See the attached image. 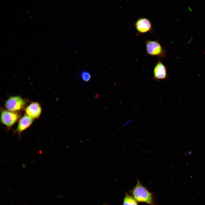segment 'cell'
<instances>
[{
	"instance_id": "7a4b0ae2",
	"label": "cell",
	"mask_w": 205,
	"mask_h": 205,
	"mask_svg": "<svg viewBox=\"0 0 205 205\" xmlns=\"http://www.w3.org/2000/svg\"><path fill=\"white\" fill-rule=\"evenodd\" d=\"M28 100L19 95L9 97L5 101V109L13 112H19L25 109Z\"/></svg>"
},
{
	"instance_id": "52a82bcc",
	"label": "cell",
	"mask_w": 205,
	"mask_h": 205,
	"mask_svg": "<svg viewBox=\"0 0 205 205\" xmlns=\"http://www.w3.org/2000/svg\"><path fill=\"white\" fill-rule=\"evenodd\" d=\"M165 66L160 60L157 61L153 69V79L155 80L166 79L167 78Z\"/></svg>"
},
{
	"instance_id": "30bf717a",
	"label": "cell",
	"mask_w": 205,
	"mask_h": 205,
	"mask_svg": "<svg viewBox=\"0 0 205 205\" xmlns=\"http://www.w3.org/2000/svg\"><path fill=\"white\" fill-rule=\"evenodd\" d=\"M81 77L82 79L86 82L89 81L91 78L90 74L86 71H83L81 73Z\"/></svg>"
},
{
	"instance_id": "5b68a950",
	"label": "cell",
	"mask_w": 205,
	"mask_h": 205,
	"mask_svg": "<svg viewBox=\"0 0 205 205\" xmlns=\"http://www.w3.org/2000/svg\"><path fill=\"white\" fill-rule=\"evenodd\" d=\"M34 120L27 115L24 114L18 120L17 128L13 131V134H17L20 139L22 133L30 126Z\"/></svg>"
},
{
	"instance_id": "9c48e42d",
	"label": "cell",
	"mask_w": 205,
	"mask_h": 205,
	"mask_svg": "<svg viewBox=\"0 0 205 205\" xmlns=\"http://www.w3.org/2000/svg\"><path fill=\"white\" fill-rule=\"evenodd\" d=\"M138 202L130 194L125 193L122 205H138Z\"/></svg>"
},
{
	"instance_id": "ba28073f",
	"label": "cell",
	"mask_w": 205,
	"mask_h": 205,
	"mask_svg": "<svg viewBox=\"0 0 205 205\" xmlns=\"http://www.w3.org/2000/svg\"><path fill=\"white\" fill-rule=\"evenodd\" d=\"M24 110L25 114L34 119L38 118L40 116L42 109L39 103L33 102L27 105Z\"/></svg>"
},
{
	"instance_id": "6da1fadb",
	"label": "cell",
	"mask_w": 205,
	"mask_h": 205,
	"mask_svg": "<svg viewBox=\"0 0 205 205\" xmlns=\"http://www.w3.org/2000/svg\"><path fill=\"white\" fill-rule=\"evenodd\" d=\"M130 192L138 202L156 205L153 194L144 186L138 179L136 185L130 190Z\"/></svg>"
},
{
	"instance_id": "7c38bea8",
	"label": "cell",
	"mask_w": 205,
	"mask_h": 205,
	"mask_svg": "<svg viewBox=\"0 0 205 205\" xmlns=\"http://www.w3.org/2000/svg\"><path fill=\"white\" fill-rule=\"evenodd\" d=\"M103 205H107L106 204H103Z\"/></svg>"
},
{
	"instance_id": "3957f363",
	"label": "cell",
	"mask_w": 205,
	"mask_h": 205,
	"mask_svg": "<svg viewBox=\"0 0 205 205\" xmlns=\"http://www.w3.org/2000/svg\"><path fill=\"white\" fill-rule=\"evenodd\" d=\"M19 112H14L2 108L1 110L0 122L9 130L21 117Z\"/></svg>"
},
{
	"instance_id": "8992f818",
	"label": "cell",
	"mask_w": 205,
	"mask_h": 205,
	"mask_svg": "<svg viewBox=\"0 0 205 205\" xmlns=\"http://www.w3.org/2000/svg\"><path fill=\"white\" fill-rule=\"evenodd\" d=\"M134 26L137 31L140 34H144L150 32L153 30L151 21L145 18H139L135 22Z\"/></svg>"
},
{
	"instance_id": "277c9868",
	"label": "cell",
	"mask_w": 205,
	"mask_h": 205,
	"mask_svg": "<svg viewBox=\"0 0 205 205\" xmlns=\"http://www.w3.org/2000/svg\"><path fill=\"white\" fill-rule=\"evenodd\" d=\"M147 54L152 56L161 58L165 57L167 52L157 40H148L145 42Z\"/></svg>"
},
{
	"instance_id": "8fae6325",
	"label": "cell",
	"mask_w": 205,
	"mask_h": 205,
	"mask_svg": "<svg viewBox=\"0 0 205 205\" xmlns=\"http://www.w3.org/2000/svg\"><path fill=\"white\" fill-rule=\"evenodd\" d=\"M188 153L189 155H190L192 153V151L189 150L188 151Z\"/></svg>"
}]
</instances>
